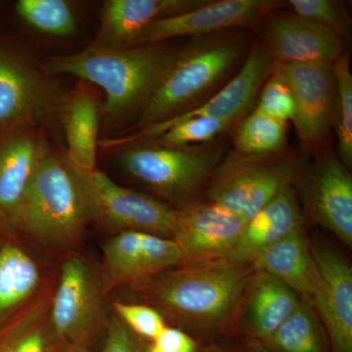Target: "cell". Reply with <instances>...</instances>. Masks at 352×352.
I'll list each match as a JSON object with an SVG mask.
<instances>
[{
	"label": "cell",
	"mask_w": 352,
	"mask_h": 352,
	"mask_svg": "<svg viewBox=\"0 0 352 352\" xmlns=\"http://www.w3.org/2000/svg\"><path fill=\"white\" fill-rule=\"evenodd\" d=\"M177 51L164 43L131 48L91 45L76 54L48 60L52 73L71 75L94 83L105 92L108 122L138 113L175 61Z\"/></svg>",
	"instance_id": "cell-1"
},
{
	"label": "cell",
	"mask_w": 352,
	"mask_h": 352,
	"mask_svg": "<svg viewBox=\"0 0 352 352\" xmlns=\"http://www.w3.org/2000/svg\"><path fill=\"white\" fill-rule=\"evenodd\" d=\"M249 279L245 264L219 258L182 263L135 286L173 320L207 330L231 317Z\"/></svg>",
	"instance_id": "cell-2"
},
{
	"label": "cell",
	"mask_w": 352,
	"mask_h": 352,
	"mask_svg": "<svg viewBox=\"0 0 352 352\" xmlns=\"http://www.w3.org/2000/svg\"><path fill=\"white\" fill-rule=\"evenodd\" d=\"M92 219L94 206L82 175L46 149L8 223L36 244L65 251L80 243Z\"/></svg>",
	"instance_id": "cell-3"
},
{
	"label": "cell",
	"mask_w": 352,
	"mask_h": 352,
	"mask_svg": "<svg viewBox=\"0 0 352 352\" xmlns=\"http://www.w3.org/2000/svg\"><path fill=\"white\" fill-rule=\"evenodd\" d=\"M245 54V39L236 32L195 38L177 53L159 87L139 111L134 127L145 129L193 108L226 80Z\"/></svg>",
	"instance_id": "cell-4"
},
{
	"label": "cell",
	"mask_w": 352,
	"mask_h": 352,
	"mask_svg": "<svg viewBox=\"0 0 352 352\" xmlns=\"http://www.w3.org/2000/svg\"><path fill=\"white\" fill-rule=\"evenodd\" d=\"M222 157L219 146H173L157 141L127 148L120 155L119 164L150 191L184 205L207 186Z\"/></svg>",
	"instance_id": "cell-5"
},
{
	"label": "cell",
	"mask_w": 352,
	"mask_h": 352,
	"mask_svg": "<svg viewBox=\"0 0 352 352\" xmlns=\"http://www.w3.org/2000/svg\"><path fill=\"white\" fill-rule=\"evenodd\" d=\"M295 163L279 155L222 157L206 186L208 201L248 221L284 187L291 185Z\"/></svg>",
	"instance_id": "cell-6"
},
{
	"label": "cell",
	"mask_w": 352,
	"mask_h": 352,
	"mask_svg": "<svg viewBox=\"0 0 352 352\" xmlns=\"http://www.w3.org/2000/svg\"><path fill=\"white\" fill-rule=\"evenodd\" d=\"M104 287L82 258L62 264L50 312V344L68 342L89 349L108 325Z\"/></svg>",
	"instance_id": "cell-7"
},
{
	"label": "cell",
	"mask_w": 352,
	"mask_h": 352,
	"mask_svg": "<svg viewBox=\"0 0 352 352\" xmlns=\"http://www.w3.org/2000/svg\"><path fill=\"white\" fill-rule=\"evenodd\" d=\"M80 173L91 199L94 219L120 232L139 231L173 239L178 210L120 186L101 171Z\"/></svg>",
	"instance_id": "cell-8"
},
{
	"label": "cell",
	"mask_w": 352,
	"mask_h": 352,
	"mask_svg": "<svg viewBox=\"0 0 352 352\" xmlns=\"http://www.w3.org/2000/svg\"><path fill=\"white\" fill-rule=\"evenodd\" d=\"M282 6V2L274 0L206 1L188 12L153 23L143 32L138 46L177 36L199 38L226 30L254 28Z\"/></svg>",
	"instance_id": "cell-9"
},
{
	"label": "cell",
	"mask_w": 352,
	"mask_h": 352,
	"mask_svg": "<svg viewBox=\"0 0 352 352\" xmlns=\"http://www.w3.org/2000/svg\"><path fill=\"white\" fill-rule=\"evenodd\" d=\"M104 289L138 285L164 271L185 263L175 240L139 231H122L106 243Z\"/></svg>",
	"instance_id": "cell-10"
},
{
	"label": "cell",
	"mask_w": 352,
	"mask_h": 352,
	"mask_svg": "<svg viewBox=\"0 0 352 352\" xmlns=\"http://www.w3.org/2000/svg\"><path fill=\"white\" fill-rule=\"evenodd\" d=\"M274 62L263 46L256 41L248 51L239 72L221 90L199 104L170 120L145 129L138 136L159 138L173 124L189 118L210 117L235 124L249 113L258 98L264 83L272 74Z\"/></svg>",
	"instance_id": "cell-11"
},
{
	"label": "cell",
	"mask_w": 352,
	"mask_h": 352,
	"mask_svg": "<svg viewBox=\"0 0 352 352\" xmlns=\"http://www.w3.org/2000/svg\"><path fill=\"white\" fill-rule=\"evenodd\" d=\"M333 63L274 64L289 85L296 113L293 122L303 145L315 147L332 122L336 82Z\"/></svg>",
	"instance_id": "cell-12"
},
{
	"label": "cell",
	"mask_w": 352,
	"mask_h": 352,
	"mask_svg": "<svg viewBox=\"0 0 352 352\" xmlns=\"http://www.w3.org/2000/svg\"><path fill=\"white\" fill-rule=\"evenodd\" d=\"M263 46L274 64L333 63L344 54V39L294 13L265 18Z\"/></svg>",
	"instance_id": "cell-13"
},
{
	"label": "cell",
	"mask_w": 352,
	"mask_h": 352,
	"mask_svg": "<svg viewBox=\"0 0 352 352\" xmlns=\"http://www.w3.org/2000/svg\"><path fill=\"white\" fill-rule=\"evenodd\" d=\"M247 221L224 208L208 203L178 210L173 240L185 263L229 258Z\"/></svg>",
	"instance_id": "cell-14"
},
{
	"label": "cell",
	"mask_w": 352,
	"mask_h": 352,
	"mask_svg": "<svg viewBox=\"0 0 352 352\" xmlns=\"http://www.w3.org/2000/svg\"><path fill=\"white\" fill-rule=\"evenodd\" d=\"M0 228V344L41 295L45 273L36 254L11 231Z\"/></svg>",
	"instance_id": "cell-15"
},
{
	"label": "cell",
	"mask_w": 352,
	"mask_h": 352,
	"mask_svg": "<svg viewBox=\"0 0 352 352\" xmlns=\"http://www.w3.org/2000/svg\"><path fill=\"white\" fill-rule=\"evenodd\" d=\"M312 256L321 278L314 308L323 324L332 352H352V270L344 256L315 244Z\"/></svg>",
	"instance_id": "cell-16"
},
{
	"label": "cell",
	"mask_w": 352,
	"mask_h": 352,
	"mask_svg": "<svg viewBox=\"0 0 352 352\" xmlns=\"http://www.w3.org/2000/svg\"><path fill=\"white\" fill-rule=\"evenodd\" d=\"M53 103L54 92L38 69L0 46V129L39 117Z\"/></svg>",
	"instance_id": "cell-17"
},
{
	"label": "cell",
	"mask_w": 352,
	"mask_h": 352,
	"mask_svg": "<svg viewBox=\"0 0 352 352\" xmlns=\"http://www.w3.org/2000/svg\"><path fill=\"white\" fill-rule=\"evenodd\" d=\"M205 0H109L102 11L101 25L92 45L131 48L153 23L205 3Z\"/></svg>",
	"instance_id": "cell-18"
},
{
	"label": "cell",
	"mask_w": 352,
	"mask_h": 352,
	"mask_svg": "<svg viewBox=\"0 0 352 352\" xmlns=\"http://www.w3.org/2000/svg\"><path fill=\"white\" fill-rule=\"evenodd\" d=\"M312 219L344 244L352 245V178L336 155L321 160L307 188Z\"/></svg>",
	"instance_id": "cell-19"
},
{
	"label": "cell",
	"mask_w": 352,
	"mask_h": 352,
	"mask_svg": "<svg viewBox=\"0 0 352 352\" xmlns=\"http://www.w3.org/2000/svg\"><path fill=\"white\" fill-rule=\"evenodd\" d=\"M251 264L252 270L276 277L314 307L321 278L302 228L264 251Z\"/></svg>",
	"instance_id": "cell-20"
},
{
	"label": "cell",
	"mask_w": 352,
	"mask_h": 352,
	"mask_svg": "<svg viewBox=\"0 0 352 352\" xmlns=\"http://www.w3.org/2000/svg\"><path fill=\"white\" fill-rule=\"evenodd\" d=\"M46 149L30 129H16L0 141V219L15 214Z\"/></svg>",
	"instance_id": "cell-21"
},
{
	"label": "cell",
	"mask_w": 352,
	"mask_h": 352,
	"mask_svg": "<svg viewBox=\"0 0 352 352\" xmlns=\"http://www.w3.org/2000/svg\"><path fill=\"white\" fill-rule=\"evenodd\" d=\"M300 228L302 214L291 185H288L248 220L229 258L245 265L251 264L259 254Z\"/></svg>",
	"instance_id": "cell-22"
},
{
	"label": "cell",
	"mask_w": 352,
	"mask_h": 352,
	"mask_svg": "<svg viewBox=\"0 0 352 352\" xmlns=\"http://www.w3.org/2000/svg\"><path fill=\"white\" fill-rule=\"evenodd\" d=\"M300 300L293 289L276 277L256 271L250 277L241 300L245 328L263 344L293 314Z\"/></svg>",
	"instance_id": "cell-23"
},
{
	"label": "cell",
	"mask_w": 352,
	"mask_h": 352,
	"mask_svg": "<svg viewBox=\"0 0 352 352\" xmlns=\"http://www.w3.org/2000/svg\"><path fill=\"white\" fill-rule=\"evenodd\" d=\"M101 108L94 92L80 85L63 109V124L68 163L78 173L96 170V148Z\"/></svg>",
	"instance_id": "cell-24"
},
{
	"label": "cell",
	"mask_w": 352,
	"mask_h": 352,
	"mask_svg": "<svg viewBox=\"0 0 352 352\" xmlns=\"http://www.w3.org/2000/svg\"><path fill=\"white\" fill-rule=\"evenodd\" d=\"M261 344L270 352H329L330 344L314 308L302 300L293 314Z\"/></svg>",
	"instance_id": "cell-25"
},
{
	"label": "cell",
	"mask_w": 352,
	"mask_h": 352,
	"mask_svg": "<svg viewBox=\"0 0 352 352\" xmlns=\"http://www.w3.org/2000/svg\"><path fill=\"white\" fill-rule=\"evenodd\" d=\"M287 124L254 109L241 120L234 136L236 154L244 157L279 155L286 142Z\"/></svg>",
	"instance_id": "cell-26"
},
{
	"label": "cell",
	"mask_w": 352,
	"mask_h": 352,
	"mask_svg": "<svg viewBox=\"0 0 352 352\" xmlns=\"http://www.w3.org/2000/svg\"><path fill=\"white\" fill-rule=\"evenodd\" d=\"M336 94L333 101V126L339 146V159L347 168L352 164V75L346 53L333 64Z\"/></svg>",
	"instance_id": "cell-27"
},
{
	"label": "cell",
	"mask_w": 352,
	"mask_h": 352,
	"mask_svg": "<svg viewBox=\"0 0 352 352\" xmlns=\"http://www.w3.org/2000/svg\"><path fill=\"white\" fill-rule=\"evenodd\" d=\"M16 11L28 25L44 34L69 36L76 32L75 13L63 0H20Z\"/></svg>",
	"instance_id": "cell-28"
},
{
	"label": "cell",
	"mask_w": 352,
	"mask_h": 352,
	"mask_svg": "<svg viewBox=\"0 0 352 352\" xmlns=\"http://www.w3.org/2000/svg\"><path fill=\"white\" fill-rule=\"evenodd\" d=\"M292 13L320 25L342 39L351 36V19L346 8L335 0H289Z\"/></svg>",
	"instance_id": "cell-29"
},
{
	"label": "cell",
	"mask_w": 352,
	"mask_h": 352,
	"mask_svg": "<svg viewBox=\"0 0 352 352\" xmlns=\"http://www.w3.org/2000/svg\"><path fill=\"white\" fill-rule=\"evenodd\" d=\"M232 124L210 117L189 118L176 122L159 136V142L173 146H190L210 142Z\"/></svg>",
	"instance_id": "cell-30"
},
{
	"label": "cell",
	"mask_w": 352,
	"mask_h": 352,
	"mask_svg": "<svg viewBox=\"0 0 352 352\" xmlns=\"http://www.w3.org/2000/svg\"><path fill=\"white\" fill-rule=\"evenodd\" d=\"M256 110L272 119L288 122L295 119L296 107L289 85L276 72L264 83L259 94Z\"/></svg>",
	"instance_id": "cell-31"
},
{
	"label": "cell",
	"mask_w": 352,
	"mask_h": 352,
	"mask_svg": "<svg viewBox=\"0 0 352 352\" xmlns=\"http://www.w3.org/2000/svg\"><path fill=\"white\" fill-rule=\"evenodd\" d=\"M113 310L132 333L154 340L166 327L161 312L144 305L113 302Z\"/></svg>",
	"instance_id": "cell-32"
},
{
	"label": "cell",
	"mask_w": 352,
	"mask_h": 352,
	"mask_svg": "<svg viewBox=\"0 0 352 352\" xmlns=\"http://www.w3.org/2000/svg\"><path fill=\"white\" fill-rule=\"evenodd\" d=\"M100 352H139L133 333L119 317L109 321L105 342Z\"/></svg>",
	"instance_id": "cell-33"
},
{
	"label": "cell",
	"mask_w": 352,
	"mask_h": 352,
	"mask_svg": "<svg viewBox=\"0 0 352 352\" xmlns=\"http://www.w3.org/2000/svg\"><path fill=\"white\" fill-rule=\"evenodd\" d=\"M153 347L159 352H195L194 340L179 329L166 327L153 340Z\"/></svg>",
	"instance_id": "cell-34"
},
{
	"label": "cell",
	"mask_w": 352,
	"mask_h": 352,
	"mask_svg": "<svg viewBox=\"0 0 352 352\" xmlns=\"http://www.w3.org/2000/svg\"><path fill=\"white\" fill-rule=\"evenodd\" d=\"M11 352H48L50 338L41 328H31L6 340ZM2 342V344H4Z\"/></svg>",
	"instance_id": "cell-35"
},
{
	"label": "cell",
	"mask_w": 352,
	"mask_h": 352,
	"mask_svg": "<svg viewBox=\"0 0 352 352\" xmlns=\"http://www.w3.org/2000/svg\"><path fill=\"white\" fill-rule=\"evenodd\" d=\"M48 352H90V351L87 347L71 344V342H57L50 344Z\"/></svg>",
	"instance_id": "cell-36"
},
{
	"label": "cell",
	"mask_w": 352,
	"mask_h": 352,
	"mask_svg": "<svg viewBox=\"0 0 352 352\" xmlns=\"http://www.w3.org/2000/svg\"><path fill=\"white\" fill-rule=\"evenodd\" d=\"M243 352H270L267 351V349H265L263 346V344H261V342H252L251 344H249Z\"/></svg>",
	"instance_id": "cell-37"
},
{
	"label": "cell",
	"mask_w": 352,
	"mask_h": 352,
	"mask_svg": "<svg viewBox=\"0 0 352 352\" xmlns=\"http://www.w3.org/2000/svg\"><path fill=\"white\" fill-rule=\"evenodd\" d=\"M0 352H11L10 346L7 342L0 344Z\"/></svg>",
	"instance_id": "cell-38"
}]
</instances>
